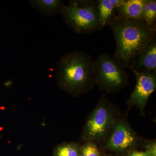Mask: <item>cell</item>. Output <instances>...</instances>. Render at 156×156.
I'll use <instances>...</instances> for the list:
<instances>
[{"label":"cell","instance_id":"5","mask_svg":"<svg viewBox=\"0 0 156 156\" xmlns=\"http://www.w3.org/2000/svg\"><path fill=\"white\" fill-rule=\"evenodd\" d=\"M115 115L112 105L103 95L88 118L81 139L86 142L103 139L112 130L116 122Z\"/></svg>","mask_w":156,"mask_h":156},{"label":"cell","instance_id":"9","mask_svg":"<svg viewBox=\"0 0 156 156\" xmlns=\"http://www.w3.org/2000/svg\"><path fill=\"white\" fill-rule=\"evenodd\" d=\"M122 0H98L96 1L101 24L103 28L109 26L117 16V10Z\"/></svg>","mask_w":156,"mask_h":156},{"label":"cell","instance_id":"12","mask_svg":"<svg viewBox=\"0 0 156 156\" xmlns=\"http://www.w3.org/2000/svg\"><path fill=\"white\" fill-rule=\"evenodd\" d=\"M142 17L143 20L149 27L156 30V0H144Z\"/></svg>","mask_w":156,"mask_h":156},{"label":"cell","instance_id":"15","mask_svg":"<svg viewBox=\"0 0 156 156\" xmlns=\"http://www.w3.org/2000/svg\"><path fill=\"white\" fill-rule=\"evenodd\" d=\"M145 152L148 156H156V143L155 140L151 141L145 146Z\"/></svg>","mask_w":156,"mask_h":156},{"label":"cell","instance_id":"4","mask_svg":"<svg viewBox=\"0 0 156 156\" xmlns=\"http://www.w3.org/2000/svg\"><path fill=\"white\" fill-rule=\"evenodd\" d=\"M94 80L100 90L116 93L129 84V76L109 53H104L94 62Z\"/></svg>","mask_w":156,"mask_h":156},{"label":"cell","instance_id":"10","mask_svg":"<svg viewBox=\"0 0 156 156\" xmlns=\"http://www.w3.org/2000/svg\"><path fill=\"white\" fill-rule=\"evenodd\" d=\"M144 0H122L117 10V16L134 20H142Z\"/></svg>","mask_w":156,"mask_h":156},{"label":"cell","instance_id":"2","mask_svg":"<svg viewBox=\"0 0 156 156\" xmlns=\"http://www.w3.org/2000/svg\"><path fill=\"white\" fill-rule=\"evenodd\" d=\"M94 62L92 56L82 50L65 54L56 66L58 87L74 96L89 92L95 85Z\"/></svg>","mask_w":156,"mask_h":156},{"label":"cell","instance_id":"8","mask_svg":"<svg viewBox=\"0 0 156 156\" xmlns=\"http://www.w3.org/2000/svg\"><path fill=\"white\" fill-rule=\"evenodd\" d=\"M128 68L131 71L156 73V37L137 56L131 59Z\"/></svg>","mask_w":156,"mask_h":156},{"label":"cell","instance_id":"13","mask_svg":"<svg viewBox=\"0 0 156 156\" xmlns=\"http://www.w3.org/2000/svg\"><path fill=\"white\" fill-rule=\"evenodd\" d=\"M80 147L75 143L64 142L54 148L53 156H80Z\"/></svg>","mask_w":156,"mask_h":156},{"label":"cell","instance_id":"7","mask_svg":"<svg viewBox=\"0 0 156 156\" xmlns=\"http://www.w3.org/2000/svg\"><path fill=\"white\" fill-rule=\"evenodd\" d=\"M105 147L110 150L122 151L134 147L138 142L135 132L125 121H116Z\"/></svg>","mask_w":156,"mask_h":156},{"label":"cell","instance_id":"16","mask_svg":"<svg viewBox=\"0 0 156 156\" xmlns=\"http://www.w3.org/2000/svg\"><path fill=\"white\" fill-rule=\"evenodd\" d=\"M128 156H148V155L145 151H134L129 154Z\"/></svg>","mask_w":156,"mask_h":156},{"label":"cell","instance_id":"3","mask_svg":"<svg viewBox=\"0 0 156 156\" xmlns=\"http://www.w3.org/2000/svg\"><path fill=\"white\" fill-rule=\"evenodd\" d=\"M60 13L65 21L76 33L90 34L102 29L96 1H69Z\"/></svg>","mask_w":156,"mask_h":156},{"label":"cell","instance_id":"14","mask_svg":"<svg viewBox=\"0 0 156 156\" xmlns=\"http://www.w3.org/2000/svg\"><path fill=\"white\" fill-rule=\"evenodd\" d=\"M80 156H100V153L95 144L92 142H87L80 147Z\"/></svg>","mask_w":156,"mask_h":156},{"label":"cell","instance_id":"11","mask_svg":"<svg viewBox=\"0 0 156 156\" xmlns=\"http://www.w3.org/2000/svg\"><path fill=\"white\" fill-rule=\"evenodd\" d=\"M32 7L37 9L44 16L51 17L61 12L63 4L60 0H31Z\"/></svg>","mask_w":156,"mask_h":156},{"label":"cell","instance_id":"6","mask_svg":"<svg viewBox=\"0 0 156 156\" xmlns=\"http://www.w3.org/2000/svg\"><path fill=\"white\" fill-rule=\"evenodd\" d=\"M135 75L136 84L127 104L129 107L136 106L140 114L144 115V108L149 98L156 89V73L132 70Z\"/></svg>","mask_w":156,"mask_h":156},{"label":"cell","instance_id":"1","mask_svg":"<svg viewBox=\"0 0 156 156\" xmlns=\"http://www.w3.org/2000/svg\"><path fill=\"white\" fill-rule=\"evenodd\" d=\"M116 42L112 57L124 69L156 37V30L142 20L128 19L117 16L109 25Z\"/></svg>","mask_w":156,"mask_h":156}]
</instances>
